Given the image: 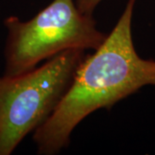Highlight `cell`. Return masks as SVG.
Segmentation results:
<instances>
[{"label": "cell", "instance_id": "7a4b0ae2", "mask_svg": "<svg viewBox=\"0 0 155 155\" xmlns=\"http://www.w3.org/2000/svg\"><path fill=\"white\" fill-rule=\"evenodd\" d=\"M84 50L69 49L38 68L0 77V155H10L45 122L71 85Z\"/></svg>", "mask_w": 155, "mask_h": 155}, {"label": "cell", "instance_id": "3957f363", "mask_svg": "<svg viewBox=\"0 0 155 155\" xmlns=\"http://www.w3.org/2000/svg\"><path fill=\"white\" fill-rule=\"evenodd\" d=\"M4 23L8 32L6 76L28 72L66 50H97L108 37L97 29L92 16L80 12L74 0H54L28 21L11 16Z\"/></svg>", "mask_w": 155, "mask_h": 155}, {"label": "cell", "instance_id": "277c9868", "mask_svg": "<svg viewBox=\"0 0 155 155\" xmlns=\"http://www.w3.org/2000/svg\"><path fill=\"white\" fill-rule=\"evenodd\" d=\"M78 9L83 14L92 16L96 7L102 0H74Z\"/></svg>", "mask_w": 155, "mask_h": 155}, {"label": "cell", "instance_id": "6da1fadb", "mask_svg": "<svg viewBox=\"0 0 155 155\" xmlns=\"http://www.w3.org/2000/svg\"><path fill=\"white\" fill-rule=\"evenodd\" d=\"M136 1L127 0L104 42L84 57L54 111L35 130L39 154H56L66 147L73 129L92 112L110 109L143 86H155V61L140 58L134 46L132 17Z\"/></svg>", "mask_w": 155, "mask_h": 155}]
</instances>
